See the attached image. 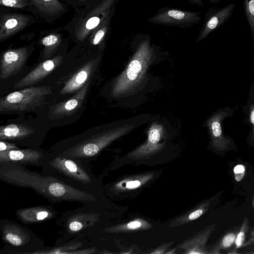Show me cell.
Listing matches in <instances>:
<instances>
[{
	"label": "cell",
	"instance_id": "6da1fadb",
	"mask_svg": "<svg viewBox=\"0 0 254 254\" xmlns=\"http://www.w3.org/2000/svg\"><path fill=\"white\" fill-rule=\"evenodd\" d=\"M0 181L32 190L53 203L67 201L101 205L102 203V195L80 189L55 176L31 171L22 165H0Z\"/></svg>",
	"mask_w": 254,
	"mask_h": 254
},
{
	"label": "cell",
	"instance_id": "7a4b0ae2",
	"mask_svg": "<svg viewBox=\"0 0 254 254\" xmlns=\"http://www.w3.org/2000/svg\"><path fill=\"white\" fill-rule=\"evenodd\" d=\"M131 125L98 126L81 134L60 140L47 151L65 157L93 160L112 142L128 132Z\"/></svg>",
	"mask_w": 254,
	"mask_h": 254
},
{
	"label": "cell",
	"instance_id": "3957f363",
	"mask_svg": "<svg viewBox=\"0 0 254 254\" xmlns=\"http://www.w3.org/2000/svg\"><path fill=\"white\" fill-rule=\"evenodd\" d=\"M86 160L65 157L47 150L42 172L80 189L102 195V187Z\"/></svg>",
	"mask_w": 254,
	"mask_h": 254
},
{
	"label": "cell",
	"instance_id": "277c9868",
	"mask_svg": "<svg viewBox=\"0 0 254 254\" xmlns=\"http://www.w3.org/2000/svg\"><path fill=\"white\" fill-rule=\"evenodd\" d=\"M83 205L66 211L56 219L59 228L56 245H60L73 239H84L100 227L103 220V211L100 204Z\"/></svg>",
	"mask_w": 254,
	"mask_h": 254
},
{
	"label": "cell",
	"instance_id": "5b68a950",
	"mask_svg": "<svg viewBox=\"0 0 254 254\" xmlns=\"http://www.w3.org/2000/svg\"><path fill=\"white\" fill-rule=\"evenodd\" d=\"M0 232L4 246L0 254H37L45 248L44 240L29 228L8 219L0 220Z\"/></svg>",
	"mask_w": 254,
	"mask_h": 254
},
{
	"label": "cell",
	"instance_id": "8992f818",
	"mask_svg": "<svg viewBox=\"0 0 254 254\" xmlns=\"http://www.w3.org/2000/svg\"><path fill=\"white\" fill-rule=\"evenodd\" d=\"M52 93L47 86H30L11 92L0 100V113L20 114L34 112L46 103Z\"/></svg>",
	"mask_w": 254,
	"mask_h": 254
},
{
	"label": "cell",
	"instance_id": "52a82bcc",
	"mask_svg": "<svg viewBox=\"0 0 254 254\" xmlns=\"http://www.w3.org/2000/svg\"><path fill=\"white\" fill-rule=\"evenodd\" d=\"M150 62L149 49L145 46L141 47L114 82L112 88L113 96L124 95L137 88L145 78Z\"/></svg>",
	"mask_w": 254,
	"mask_h": 254
},
{
	"label": "cell",
	"instance_id": "ba28073f",
	"mask_svg": "<svg viewBox=\"0 0 254 254\" xmlns=\"http://www.w3.org/2000/svg\"><path fill=\"white\" fill-rule=\"evenodd\" d=\"M45 132L37 129L27 121L15 122L0 127V140L11 142L18 146L40 149Z\"/></svg>",
	"mask_w": 254,
	"mask_h": 254
},
{
	"label": "cell",
	"instance_id": "9c48e42d",
	"mask_svg": "<svg viewBox=\"0 0 254 254\" xmlns=\"http://www.w3.org/2000/svg\"><path fill=\"white\" fill-rule=\"evenodd\" d=\"M47 151L20 147L6 151H0V165H19L42 167Z\"/></svg>",
	"mask_w": 254,
	"mask_h": 254
},
{
	"label": "cell",
	"instance_id": "30bf717a",
	"mask_svg": "<svg viewBox=\"0 0 254 254\" xmlns=\"http://www.w3.org/2000/svg\"><path fill=\"white\" fill-rule=\"evenodd\" d=\"M165 129L161 124L155 123L147 131L146 141L130 152L128 157L132 159H141L148 157L162 150L165 146Z\"/></svg>",
	"mask_w": 254,
	"mask_h": 254
},
{
	"label": "cell",
	"instance_id": "8fae6325",
	"mask_svg": "<svg viewBox=\"0 0 254 254\" xmlns=\"http://www.w3.org/2000/svg\"><path fill=\"white\" fill-rule=\"evenodd\" d=\"M90 82L86 83L71 97L51 107L48 117L57 120L75 113L84 104L87 96Z\"/></svg>",
	"mask_w": 254,
	"mask_h": 254
},
{
	"label": "cell",
	"instance_id": "7c38bea8",
	"mask_svg": "<svg viewBox=\"0 0 254 254\" xmlns=\"http://www.w3.org/2000/svg\"><path fill=\"white\" fill-rule=\"evenodd\" d=\"M27 57V50L24 48L4 52L0 58V79L5 80L19 72L25 64Z\"/></svg>",
	"mask_w": 254,
	"mask_h": 254
},
{
	"label": "cell",
	"instance_id": "4fadbf2b",
	"mask_svg": "<svg viewBox=\"0 0 254 254\" xmlns=\"http://www.w3.org/2000/svg\"><path fill=\"white\" fill-rule=\"evenodd\" d=\"M15 214L23 224L32 225L57 219L58 212L51 205H39L17 209Z\"/></svg>",
	"mask_w": 254,
	"mask_h": 254
},
{
	"label": "cell",
	"instance_id": "5bb4252c",
	"mask_svg": "<svg viewBox=\"0 0 254 254\" xmlns=\"http://www.w3.org/2000/svg\"><path fill=\"white\" fill-rule=\"evenodd\" d=\"M62 59L61 56H58L39 64L25 76L17 81L14 84V87L20 89L32 86L38 83L60 65Z\"/></svg>",
	"mask_w": 254,
	"mask_h": 254
},
{
	"label": "cell",
	"instance_id": "9a60e30c",
	"mask_svg": "<svg viewBox=\"0 0 254 254\" xmlns=\"http://www.w3.org/2000/svg\"><path fill=\"white\" fill-rule=\"evenodd\" d=\"M96 67L95 61L86 63L73 74L65 82L61 93L64 95L76 93L89 81Z\"/></svg>",
	"mask_w": 254,
	"mask_h": 254
},
{
	"label": "cell",
	"instance_id": "2e32d148",
	"mask_svg": "<svg viewBox=\"0 0 254 254\" xmlns=\"http://www.w3.org/2000/svg\"><path fill=\"white\" fill-rule=\"evenodd\" d=\"M235 6V3H231L213 10L207 20L200 36L201 38L205 37L212 31L223 25L232 15Z\"/></svg>",
	"mask_w": 254,
	"mask_h": 254
},
{
	"label": "cell",
	"instance_id": "e0dca14e",
	"mask_svg": "<svg viewBox=\"0 0 254 254\" xmlns=\"http://www.w3.org/2000/svg\"><path fill=\"white\" fill-rule=\"evenodd\" d=\"M29 18L23 15H7L1 16L0 40L2 41L23 28L28 23Z\"/></svg>",
	"mask_w": 254,
	"mask_h": 254
},
{
	"label": "cell",
	"instance_id": "ac0fdd59",
	"mask_svg": "<svg viewBox=\"0 0 254 254\" xmlns=\"http://www.w3.org/2000/svg\"><path fill=\"white\" fill-rule=\"evenodd\" d=\"M153 176L152 174H147L129 177L108 187V190L116 193L123 190H134L148 182Z\"/></svg>",
	"mask_w": 254,
	"mask_h": 254
},
{
	"label": "cell",
	"instance_id": "d6986e66",
	"mask_svg": "<svg viewBox=\"0 0 254 254\" xmlns=\"http://www.w3.org/2000/svg\"><path fill=\"white\" fill-rule=\"evenodd\" d=\"M151 224L142 218H135L127 223L104 227L101 230L106 234H116L149 229Z\"/></svg>",
	"mask_w": 254,
	"mask_h": 254
},
{
	"label": "cell",
	"instance_id": "ffe728a7",
	"mask_svg": "<svg viewBox=\"0 0 254 254\" xmlns=\"http://www.w3.org/2000/svg\"><path fill=\"white\" fill-rule=\"evenodd\" d=\"M33 2L43 12L48 13L59 11L62 6L58 0H32Z\"/></svg>",
	"mask_w": 254,
	"mask_h": 254
},
{
	"label": "cell",
	"instance_id": "44dd1931",
	"mask_svg": "<svg viewBox=\"0 0 254 254\" xmlns=\"http://www.w3.org/2000/svg\"><path fill=\"white\" fill-rule=\"evenodd\" d=\"M243 5L252 34L254 49V0H243Z\"/></svg>",
	"mask_w": 254,
	"mask_h": 254
},
{
	"label": "cell",
	"instance_id": "7402d4cb",
	"mask_svg": "<svg viewBox=\"0 0 254 254\" xmlns=\"http://www.w3.org/2000/svg\"><path fill=\"white\" fill-rule=\"evenodd\" d=\"M221 118V115L217 114L211 118L208 122V126L213 141L220 140L223 137L220 124Z\"/></svg>",
	"mask_w": 254,
	"mask_h": 254
},
{
	"label": "cell",
	"instance_id": "603a6c76",
	"mask_svg": "<svg viewBox=\"0 0 254 254\" xmlns=\"http://www.w3.org/2000/svg\"><path fill=\"white\" fill-rule=\"evenodd\" d=\"M203 213V210L201 208H198L191 211H190L172 222L170 226H171V227H175L188 223L197 219Z\"/></svg>",
	"mask_w": 254,
	"mask_h": 254
},
{
	"label": "cell",
	"instance_id": "cb8c5ba5",
	"mask_svg": "<svg viewBox=\"0 0 254 254\" xmlns=\"http://www.w3.org/2000/svg\"><path fill=\"white\" fill-rule=\"evenodd\" d=\"M0 4L9 7L23 8L26 3L23 0H0Z\"/></svg>",
	"mask_w": 254,
	"mask_h": 254
},
{
	"label": "cell",
	"instance_id": "d4e9b609",
	"mask_svg": "<svg viewBox=\"0 0 254 254\" xmlns=\"http://www.w3.org/2000/svg\"><path fill=\"white\" fill-rule=\"evenodd\" d=\"M100 19L97 16H93L89 18L85 24L87 30H91L96 28L100 23Z\"/></svg>",
	"mask_w": 254,
	"mask_h": 254
},
{
	"label": "cell",
	"instance_id": "484cf974",
	"mask_svg": "<svg viewBox=\"0 0 254 254\" xmlns=\"http://www.w3.org/2000/svg\"><path fill=\"white\" fill-rule=\"evenodd\" d=\"M19 148V146L9 141L0 140V151H6Z\"/></svg>",
	"mask_w": 254,
	"mask_h": 254
},
{
	"label": "cell",
	"instance_id": "4316f807",
	"mask_svg": "<svg viewBox=\"0 0 254 254\" xmlns=\"http://www.w3.org/2000/svg\"><path fill=\"white\" fill-rule=\"evenodd\" d=\"M58 41V37L55 35H49L42 39V44L46 47L55 45Z\"/></svg>",
	"mask_w": 254,
	"mask_h": 254
},
{
	"label": "cell",
	"instance_id": "83f0119b",
	"mask_svg": "<svg viewBox=\"0 0 254 254\" xmlns=\"http://www.w3.org/2000/svg\"><path fill=\"white\" fill-rule=\"evenodd\" d=\"M235 240V236L233 234H229L226 235L222 240V245L224 247L230 246Z\"/></svg>",
	"mask_w": 254,
	"mask_h": 254
},
{
	"label": "cell",
	"instance_id": "f1b7e54d",
	"mask_svg": "<svg viewBox=\"0 0 254 254\" xmlns=\"http://www.w3.org/2000/svg\"><path fill=\"white\" fill-rule=\"evenodd\" d=\"M168 14L170 17L179 20L182 19L185 16L184 12L177 10H170L168 11Z\"/></svg>",
	"mask_w": 254,
	"mask_h": 254
},
{
	"label": "cell",
	"instance_id": "f546056e",
	"mask_svg": "<svg viewBox=\"0 0 254 254\" xmlns=\"http://www.w3.org/2000/svg\"><path fill=\"white\" fill-rule=\"evenodd\" d=\"M105 30L104 29H100L98 30L96 33L95 34L93 39V44L94 45H96L99 43L101 41L104 36L105 35Z\"/></svg>",
	"mask_w": 254,
	"mask_h": 254
},
{
	"label": "cell",
	"instance_id": "4dcf8cb0",
	"mask_svg": "<svg viewBox=\"0 0 254 254\" xmlns=\"http://www.w3.org/2000/svg\"><path fill=\"white\" fill-rule=\"evenodd\" d=\"M245 238V233L241 231L238 234L236 240V244L237 247H239L243 244Z\"/></svg>",
	"mask_w": 254,
	"mask_h": 254
},
{
	"label": "cell",
	"instance_id": "1f68e13d",
	"mask_svg": "<svg viewBox=\"0 0 254 254\" xmlns=\"http://www.w3.org/2000/svg\"><path fill=\"white\" fill-rule=\"evenodd\" d=\"M245 171V167L242 165H238L234 168V173L235 174V177L238 176V174L244 175Z\"/></svg>",
	"mask_w": 254,
	"mask_h": 254
},
{
	"label": "cell",
	"instance_id": "d6a6232c",
	"mask_svg": "<svg viewBox=\"0 0 254 254\" xmlns=\"http://www.w3.org/2000/svg\"><path fill=\"white\" fill-rule=\"evenodd\" d=\"M172 243H167L165 244V246H161L159 247L158 249L155 250L154 252L151 253V254H164L165 252L164 250H166L170 245H171Z\"/></svg>",
	"mask_w": 254,
	"mask_h": 254
},
{
	"label": "cell",
	"instance_id": "836d02e7",
	"mask_svg": "<svg viewBox=\"0 0 254 254\" xmlns=\"http://www.w3.org/2000/svg\"><path fill=\"white\" fill-rule=\"evenodd\" d=\"M250 120L251 123L253 124L254 126V107L252 108L251 110Z\"/></svg>",
	"mask_w": 254,
	"mask_h": 254
},
{
	"label": "cell",
	"instance_id": "e575fe53",
	"mask_svg": "<svg viewBox=\"0 0 254 254\" xmlns=\"http://www.w3.org/2000/svg\"><path fill=\"white\" fill-rule=\"evenodd\" d=\"M211 0V1H213V2H216V1H221V0Z\"/></svg>",
	"mask_w": 254,
	"mask_h": 254
}]
</instances>
